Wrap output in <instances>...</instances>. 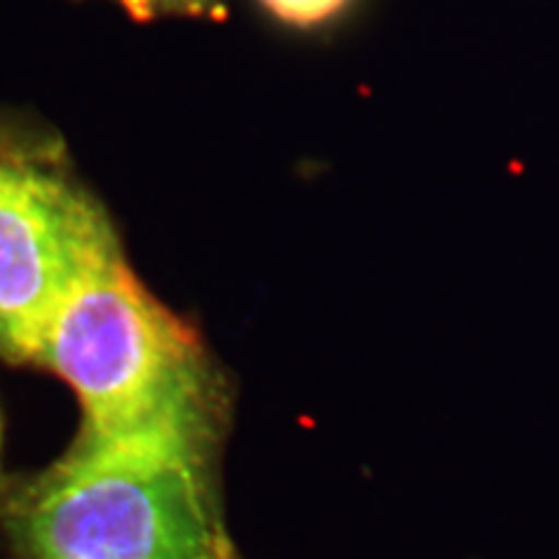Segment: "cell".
Wrapping results in <instances>:
<instances>
[{"label": "cell", "mask_w": 559, "mask_h": 559, "mask_svg": "<svg viewBox=\"0 0 559 559\" xmlns=\"http://www.w3.org/2000/svg\"><path fill=\"white\" fill-rule=\"evenodd\" d=\"M34 366L79 400L75 440L218 461L228 419L218 368L198 334L140 283L124 251L73 285Z\"/></svg>", "instance_id": "cell-1"}, {"label": "cell", "mask_w": 559, "mask_h": 559, "mask_svg": "<svg viewBox=\"0 0 559 559\" xmlns=\"http://www.w3.org/2000/svg\"><path fill=\"white\" fill-rule=\"evenodd\" d=\"M0 534L19 559H221L215 466L75 440L5 495Z\"/></svg>", "instance_id": "cell-2"}, {"label": "cell", "mask_w": 559, "mask_h": 559, "mask_svg": "<svg viewBox=\"0 0 559 559\" xmlns=\"http://www.w3.org/2000/svg\"><path fill=\"white\" fill-rule=\"evenodd\" d=\"M122 254L107 207L50 132L0 124V358L34 362L83 275Z\"/></svg>", "instance_id": "cell-3"}, {"label": "cell", "mask_w": 559, "mask_h": 559, "mask_svg": "<svg viewBox=\"0 0 559 559\" xmlns=\"http://www.w3.org/2000/svg\"><path fill=\"white\" fill-rule=\"evenodd\" d=\"M138 21L153 16H185V19H223L221 0H122Z\"/></svg>", "instance_id": "cell-4"}, {"label": "cell", "mask_w": 559, "mask_h": 559, "mask_svg": "<svg viewBox=\"0 0 559 559\" xmlns=\"http://www.w3.org/2000/svg\"><path fill=\"white\" fill-rule=\"evenodd\" d=\"M264 9L285 24L313 26L337 16L349 0H262Z\"/></svg>", "instance_id": "cell-5"}, {"label": "cell", "mask_w": 559, "mask_h": 559, "mask_svg": "<svg viewBox=\"0 0 559 559\" xmlns=\"http://www.w3.org/2000/svg\"><path fill=\"white\" fill-rule=\"evenodd\" d=\"M0 479H3V415H0Z\"/></svg>", "instance_id": "cell-6"}, {"label": "cell", "mask_w": 559, "mask_h": 559, "mask_svg": "<svg viewBox=\"0 0 559 559\" xmlns=\"http://www.w3.org/2000/svg\"><path fill=\"white\" fill-rule=\"evenodd\" d=\"M221 559H239V555H236V551H234V547H230V549L226 551V555H223Z\"/></svg>", "instance_id": "cell-7"}, {"label": "cell", "mask_w": 559, "mask_h": 559, "mask_svg": "<svg viewBox=\"0 0 559 559\" xmlns=\"http://www.w3.org/2000/svg\"><path fill=\"white\" fill-rule=\"evenodd\" d=\"M120 3H122V0H120Z\"/></svg>", "instance_id": "cell-8"}]
</instances>
